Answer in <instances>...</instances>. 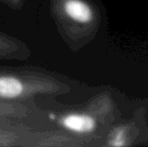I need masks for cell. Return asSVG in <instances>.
Segmentation results:
<instances>
[{
    "mask_svg": "<svg viewBox=\"0 0 148 147\" xmlns=\"http://www.w3.org/2000/svg\"><path fill=\"white\" fill-rule=\"evenodd\" d=\"M66 89L45 70L0 67V101L26 103L36 96L62 94Z\"/></svg>",
    "mask_w": 148,
    "mask_h": 147,
    "instance_id": "1",
    "label": "cell"
},
{
    "mask_svg": "<svg viewBox=\"0 0 148 147\" xmlns=\"http://www.w3.org/2000/svg\"><path fill=\"white\" fill-rule=\"evenodd\" d=\"M51 12L66 34L87 27L95 18L93 8L85 0H51Z\"/></svg>",
    "mask_w": 148,
    "mask_h": 147,
    "instance_id": "2",
    "label": "cell"
},
{
    "mask_svg": "<svg viewBox=\"0 0 148 147\" xmlns=\"http://www.w3.org/2000/svg\"><path fill=\"white\" fill-rule=\"evenodd\" d=\"M41 130L31 129L20 121L0 119V147H37Z\"/></svg>",
    "mask_w": 148,
    "mask_h": 147,
    "instance_id": "3",
    "label": "cell"
},
{
    "mask_svg": "<svg viewBox=\"0 0 148 147\" xmlns=\"http://www.w3.org/2000/svg\"><path fill=\"white\" fill-rule=\"evenodd\" d=\"M49 117L64 131L75 135H89L97 128V121L95 117L92 114L84 112L51 113Z\"/></svg>",
    "mask_w": 148,
    "mask_h": 147,
    "instance_id": "4",
    "label": "cell"
},
{
    "mask_svg": "<svg viewBox=\"0 0 148 147\" xmlns=\"http://www.w3.org/2000/svg\"><path fill=\"white\" fill-rule=\"evenodd\" d=\"M31 49L24 41L0 32V59H26Z\"/></svg>",
    "mask_w": 148,
    "mask_h": 147,
    "instance_id": "5",
    "label": "cell"
},
{
    "mask_svg": "<svg viewBox=\"0 0 148 147\" xmlns=\"http://www.w3.org/2000/svg\"><path fill=\"white\" fill-rule=\"evenodd\" d=\"M30 109L26 103L0 101V119L21 121L28 117Z\"/></svg>",
    "mask_w": 148,
    "mask_h": 147,
    "instance_id": "6",
    "label": "cell"
},
{
    "mask_svg": "<svg viewBox=\"0 0 148 147\" xmlns=\"http://www.w3.org/2000/svg\"><path fill=\"white\" fill-rule=\"evenodd\" d=\"M110 145L111 146H125L126 142V133L124 129H118L113 133L110 140Z\"/></svg>",
    "mask_w": 148,
    "mask_h": 147,
    "instance_id": "7",
    "label": "cell"
},
{
    "mask_svg": "<svg viewBox=\"0 0 148 147\" xmlns=\"http://www.w3.org/2000/svg\"><path fill=\"white\" fill-rule=\"evenodd\" d=\"M2 1H4L5 3H7L8 5H10L11 7L18 8V7H20V6L22 5V2H23V0H2Z\"/></svg>",
    "mask_w": 148,
    "mask_h": 147,
    "instance_id": "8",
    "label": "cell"
}]
</instances>
